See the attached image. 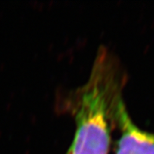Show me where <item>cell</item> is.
<instances>
[{
	"label": "cell",
	"instance_id": "cell-1",
	"mask_svg": "<svg viewBox=\"0 0 154 154\" xmlns=\"http://www.w3.org/2000/svg\"><path fill=\"white\" fill-rule=\"evenodd\" d=\"M120 97L111 57L106 51H100L87 83L77 95L76 129L65 154H108L111 125Z\"/></svg>",
	"mask_w": 154,
	"mask_h": 154
},
{
	"label": "cell",
	"instance_id": "cell-2",
	"mask_svg": "<svg viewBox=\"0 0 154 154\" xmlns=\"http://www.w3.org/2000/svg\"><path fill=\"white\" fill-rule=\"evenodd\" d=\"M115 120L120 131L116 154H154V133L145 131L134 124L122 96L116 104Z\"/></svg>",
	"mask_w": 154,
	"mask_h": 154
}]
</instances>
